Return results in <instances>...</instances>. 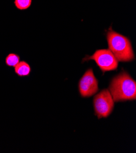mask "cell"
<instances>
[{"instance_id":"obj_8","label":"cell","mask_w":136,"mask_h":153,"mask_svg":"<svg viewBox=\"0 0 136 153\" xmlns=\"http://www.w3.org/2000/svg\"><path fill=\"white\" fill-rule=\"evenodd\" d=\"M33 0H14V5L20 10L28 9L32 4Z\"/></svg>"},{"instance_id":"obj_7","label":"cell","mask_w":136,"mask_h":153,"mask_svg":"<svg viewBox=\"0 0 136 153\" xmlns=\"http://www.w3.org/2000/svg\"><path fill=\"white\" fill-rule=\"evenodd\" d=\"M20 61V56L16 53H9L5 59L6 64L8 67H15Z\"/></svg>"},{"instance_id":"obj_2","label":"cell","mask_w":136,"mask_h":153,"mask_svg":"<svg viewBox=\"0 0 136 153\" xmlns=\"http://www.w3.org/2000/svg\"><path fill=\"white\" fill-rule=\"evenodd\" d=\"M106 39L109 50L119 62H131L135 59L133 48L129 38L114 31L110 27L106 33Z\"/></svg>"},{"instance_id":"obj_4","label":"cell","mask_w":136,"mask_h":153,"mask_svg":"<svg viewBox=\"0 0 136 153\" xmlns=\"http://www.w3.org/2000/svg\"><path fill=\"white\" fill-rule=\"evenodd\" d=\"M95 114L98 119L107 118L112 112L114 101L108 89L101 91L94 99Z\"/></svg>"},{"instance_id":"obj_6","label":"cell","mask_w":136,"mask_h":153,"mask_svg":"<svg viewBox=\"0 0 136 153\" xmlns=\"http://www.w3.org/2000/svg\"><path fill=\"white\" fill-rule=\"evenodd\" d=\"M14 68L15 73L20 77L27 76L31 72V68L29 64L24 60L20 61V62Z\"/></svg>"},{"instance_id":"obj_5","label":"cell","mask_w":136,"mask_h":153,"mask_svg":"<svg viewBox=\"0 0 136 153\" xmlns=\"http://www.w3.org/2000/svg\"><path fill=\"white\" fill-rule=\"evenodd\" d=\"M78 88L82 98L90 97L98 91V81L94 75L93 70H87L79 81Z\"/></svg>"},{"instance_id":"obj_1","label":"cell","mask_w":136,"mask_h":153,"mask_svg":"<svg viewBox=\"0 0 136 153\" xmlns=\"http://www.w3.org/2000/svg\"><path fill=\"white\" fill-rule=\"evenodd\" d=\"M109 91L114 102L135 100L136 82L128 73L122 70L111 81Z\"/></svg>"},{"instance_id":"obj_3","label":"cell","mask_w":136,"mask_h":153,"mask_svg":"<svg viewBox=\"0 0 136 153\" xmlns=\"http://www.w3.org/2000/svg\"><path fill=\"white\" fill-rule=\"evenodd\" d=\"M92 60H94L102 73L116 70L118 66V61L109 49H101L97 50L93 55H87L82 62Z\"/></svg>"}]
</instances>
